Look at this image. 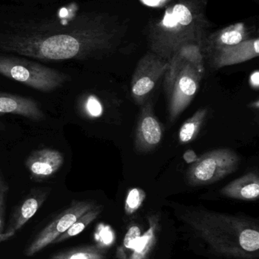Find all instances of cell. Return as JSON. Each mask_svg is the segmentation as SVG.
Instances as JSON below:
<instances>
[{"instance_id": "cell-1", "label": "cell", "mask_w": 259, "mask_h": 259, "mask_svg": "<svg viewBox=\"0 0 259 259\" xmlns=\"http://www.w3.org/2000/svg\"><path fill=\"white\" fill-rule=\"evenodd\" d=\"M108 47L97 17L33 20L0 33V50L41 61L84 60Z\"/></svg>"}, {"instance_id": "cell-2", "label": "cell", "mask_w": 259, "mask_h": 259, "mask_svg": "<svg viewBox=\"0 0 259 259\" xmlns=\"http://www.w3.org/2000/svg\"><path fill=\"white\" fill-rule=\"evenodd\" d=\"M204 72L202 56L196 47H182L169 61L164 87L170 122L176 121L194 100Z\"/></svg>"}, {"instance_id": "cell-3", "label": "cell", "mask_w": 259, "mask_h": 259, "mask_svg": "<svg viewBox=\"0 0 259 259\" xmlns=\"http://www.w3.org/2000/svg\"><path fill=\"white\" fill-rule=\"evenodd\" d=\"M0 74L32 89L48 93L62 88L70 77L62 71L25 58L0 55Z\"/></svg>"}, {"instance_id": "cell-4", "label": "cell", "mask_w": 259, "mask_h": 259, "mask_svg": "<svg viewBox=\"0 0 259 259\" xmlns=\"http://www.w3.org/2000/svg\"><path fill=\"white\" fill-rule=\"evenodd\" d=\"M240 158L232 149L210 151L192 163L187 171V182L193 187L214 184L237 170Z\"/></svg>"}, {"instance_id": "cell-5", "label": "cell", "mask_w": 259, "mask_h": 259, "mask_svg": "<svg viewBox=\"0 0 259 259\" xmlns=\"http://www.w3.org/2000/svg\"><path fill=\"white\" fill-rule=\"evenodd\" d=\"M96 205L88 200L71 201L66 209L59 213L48 225L45 227L33 239L24 251V255L31 257L45 249L59 236L65 233L82 214L92 209Z\"/></svg>"}, {"instance_id": "cell-6", "label": "cell", "mask_w": 259, "mask_h": 259, "mask_svg": "<svg viewBox=\"0 0 259 259\" xmlns=\"http://www.w3.org/2000/svg\"><path fill=\"white\" fill-rule=\"evenodd\" d=\"M168 65L169 61L152 54L138 62L131 81V95L137 104L141 106L147 101Z\"/></svg>"}, {"instance_id": "cell-7", "label": "cell", "mask_w": 259, "mask_h": 259, "mask_svg": "<svg viewBox=\"0 0 259 259\" xmlns=\"http://www.w3.org/2000/svg\"><path fill=\"white\" fill-rule=\"evenodd\" d=\"M163 127L154 113L150 101L142 105L135 131V147L138 153H147L155 150L163 138Z\"/></svg>"}, {"instance_id": "cell-8", "label": "cell", "mask_w": 259, "mask_h": 259, "mask_svg": "<svg viewBox=\"0 0 259 259\" xmlns=\"http://www.w3.org/2000/svg\"><path fill=\"white\" fill-rule=\"evenodd\" d=\"M63 153L53 148H43L32 152L26 158V168L30 179L41 183L51 179L64 164Z\"/></svg>"}, {"instance_id": "cell-9", "label": "cell", "mask_w": 259, "mask_h": 259, "mask_svg": "<svg viewBox=\"0 0 259 259\" xmlns=\"http://www.w3.org/2000/svg\"><path fill=\"white\" fill-rule=\"evenodd\" d=\"M50 193L51 189L50 187H36L30 190L25 197L15 206L6 232L15 233L21 230L38 212Z\"/></svg>"}, {"instance_id": "cell-10", "label": "cell", "mask_w": 259, "mask_h": 259, "mask_svg": "<svg viewBox=\"0 0 259 259\" xmlns=\"http://www.w3.org/2000/svg\"><path fill=\"white\" fill-rule=\"evenodd\" d=\"M20 115L33 121L45 119V114L39 103L30 97L0 92V115Z\"/></svg>"}, {"instance_id": "cell-11", "label": "cell", "mask_w": 259, "mask_h": 259, "mask_svg": "<svg viewBox=\"0 0 259 259\" xmlns=\"http://www.w3.org/2000/svg\"><path fill=\"white\" fill-rule=\"evenodd\" d=\"M259 53V41L255 39L249 42H241L232 47L220 50L214 61L216 68H223L246 62L257 57Z\"/></svg>"}, {"instance_id": "cell-12", "label": "cell", "mask_w": 259, "mask_h": 259, "mask_svg": "<svg viewBox=\"0 0 259 259\" xmlns=\"http://www.w3.org/2000/svg\"><path fill=\"white\" fill-rule=\"evenodd\" d=\"M220 193L227 197L240 200L252 201L259 196L258 174L249 172L227 184Z\"/></svg>"}, {"instance_id": "cell-13", "label": "cell", "mask_w": 259, "mask_h": 259, "mask_svg": "<svg viewBox=\"0 0 259 259\" xmlns=\"http://www.w3.org/2000/svg\"><path fill=\"white\" fill-rule=\"evenodd\" d=\"M208 112L205 108L199 109L183 123L178 133V139L181 144L190 143L198 137L206 120Z\"/></svg>"}, {"instance_id": "cell-14", "label": "cell", "mask_w": 259, "mask_h": 259, "mask_svg": "<svg viewBox=\"0 0 259 259\" xmlns=\"http://www.w3.org/2000/svg\"><path fill=\"white\" fill-rule=\"evenodd\" d=\"M102 210H103V207L101 205H96L92 209L89 210L85 214H82L65 233H63L62 235L59 236L53 241V244L65 242V240L76 237L78 234L82 233L86 228V227H88L91 222H94L98 217L99 214L101 213Z\"/></svg>"}, {"instance_id": "cell-15", "label": "cell", "mask_w": 259, "mask_h": 259, "mask_svg": "<svg viewBox=\"0 0 259 259\" xmlns=\"http://www.w3.org/2000/svg\"><path fill=\"white\" fill-rule=\"evenodd\" d=\"M50 259H104V255L97 246H87L58 252Z\"/></svg>"}, {"instance_id": "cell-16", "label": "cell", "mask_w": 259, "mask_h": 259, "mask_svg": "<svg viewBox=\"0 0 259 259\" xmlns=\"http://www.w3.org/2000/svg\"><path fill=\"white\" fill-rule=\"evenodd\" d=\"M155 222L151 219V226L149 231L140 237L136 246L132 249L134 252L130 259L145 258L155 243Z\"/></svg>"}, {"instance_id": "cell-17", "label": "cell", "mask_w": 259, "mask_h": 259, "mask_svg": "<svg viewBox=\"0 0 259 259\" xmlns=\"http://www.w3.org/2000/svg\"><path fill=\"white\" fill-rule=\"evenodd\" d=\"M240 247L247 252H255L259 249V234L256 230L246 229L239 237Z\"/></svg>"}, {"instance_id": "cell-18", "label": "cell", "mask_w": 259, "mask_h": 259, "mask_svg": "<svg viewBox=\"0 0 259 259\" xmlns=\"http://www.w3.org/2000/svg\"><path fill=\"white\" fill-rule=\"evenodd\" d=\"M145 199V193L139 188L131 189L126 197L125 210L129 214L135 212Z\"/></svg>"}, {"instance_id": "cell-19", "label": "cell", "mask_w": 259, "mask_h": 259, "mask_svg": "<svg viewBox=\"0 0 259 259\" xmlns=\"http://www.w3.org/2000/svg\"><path fill=\"white\" fill-rule=\"evenodd\" d=\"M243 33L237 30H231L225 31L219 36L217 42L218 51L228 47H232L238 45L243 42Z\"/></svg>"}, {"instance_id": "cell-20", "label": "cell", "mask_w": 259, "mask_h": 259, "mask_svg": "<svg viewBox=\"0 0 259 259\" xmlns=\"http://www.w3.org/2000/svg\"><path fill=\"white\" fill-rule=\"evenodd\" d=\"M173 18L180 25L188 26L193 21V15L187 6L183 4H176L173 9Z\"/></svg>"}, {"instance_id": "cell-21", "label": "cell", "mask_w": 259, "mask_h": 259, "mask_svg": "<svg viewBox=\"0 0 259 259\" xmlns=\"http://www.w3.org/2000/svg\"><path fill=\"white\" fill-rule=\"evenodd\" d=\"M9 190V184L0 170V234L3 233L5 225V211H6V199Z\"/></svg>"}, {"instance_id": "cell-22", "label": "cell", "mask_w": 259, "mask_h": 259, "mask_svg": "<svg viewBox=\"0 0 259 259\" xmlns=\"http://www.w3.org/2000/svg\"><path fill=\"white\" fill-rule=\"evenodd\" d=\"M85 110L91 118H99L103 114V106L97 97L90 96L85 101Z\"/></svg>"}, {"instance_id": "cell-23", "label": "cell", "mask_w": 259, "mask_h": 259, "mask_svg": "<svg viewBox=\"0 0 259 259\" xmlns=\"http://www.w3.org/2000/svg\"><path fill=\"white\" fill-rule=\"evenodd\" d=\"M141 237V231L137 226L131 227L125 236L124 246L129 249H133Z\"/></svg>"}, {"instance_id": "cell-24", "label": "cell", "mask_w": 259, "mask_h": 259, "mask_svg": "<svg viewBox=\"0 0 259 259\" xmlns=\"http://www.w3.org/2000/svg\"><path fill=\"white\" fill-rule=\"evenodd\" d=\"M100 241L103 246H108L112 244L114 240V234L109 227L101 226L100 231Z\"/></svg>"}, {"instance_id": "cell-25", "label": "cell", "mask_w": 259, "mask_h": 259, "mask_svg": "<svg viewBox=\"0 0 259 259\" xmlns=\"http://www.w3.org/2000/svg\"><path fill=\"white\" fill-rule=\"evenodd\" d=\"M184 158L188 163H193L197 160L198 157L193 151L189 150L184 154Z\"/></svg>"}, {"instance_id": "cell-26", "label": "cell", "mask_w": 259, "mask_h": 259, "mask_svg": "<svg viewBox=\"0 0 259 259\" xmlns=\"http://www.w3.org/2000/svg\"><path fill=\"white\" fill-rule=\"evenodd\" d=\"M250 83L252 88H258L259 85V74L258 71H256L251 75Z\"/></svg>"}, {"instance_id": "cell-27", "label": "cell", "mask_w": 259, "mask_h": 259, "mask_svg": "<svg viewBox=\"0 0 259 259\" xmlns=\"http://www.w3.org/2000/svg\"><path fill=\"white\" fill-rule=\"evenodd\" d=\"M15 233L14 232H5L0 234V243H3V242L6 241V240H9L12 238Z\"/></svg>"}]
</instances>
